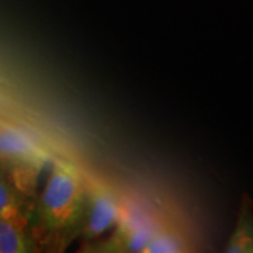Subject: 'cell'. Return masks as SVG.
<instances>
[{
  "mask_svg": "<svg viewBox=\"0 0 253 253\" xmlns=\"http://www.w3.org/2000/svg\"><path fill=\"white\" fill-rule=\"evenodd\" d=\"M87 183L76 168L58 159L41 190L34 207L36 245L63 249L79 238L87 208Z\"/></svg>",
  "mask_w": 253,
  "mask_h": 253,
  "instance_id": "6da1fadb",
  "label": "cell"
},
{
  "mask_svg": "<svg viewBox=\"0 0 253 253\" xmlns=\"http://www.w3.org/2000/svg\"><path fill=\"white\" fill-rule=\"evenodd\" d=\"M45 152L17 126L0 123V163L7 169L14 186L30 194L36 173L45 163Z\"/></svg>",
  "mask_w": 253,
  "mask_h": 253,
  "instance_id": "7a4b0ae2",
  "label": "cell"
},
{
  "mask_svg": "<svg viewBox=\"0 0 253 253\" xmlns=\"http://www.w3.org/2000/svg\"><path fill=\"white\" fill-rule=\"evenodd\" d=\"M87 208L79 238L93 242L114 229L120 221L123 206L116 193L107 186L87 183Z\"/></svg>",
  "mask_w": 253,
  "mask_h": 253,
  "instance_id": "3957f363",
  "label": "cell"
},
{
  "mask_svg": "<svg viewBox=\"0 0 253 253\" xmlns=\"http://www.w3.org/2000/svg\"><path fill=\"white\" fill-rule=\"evenodd\" d=\"M156 229L149 221L144 218H131L126 215L124 207L120 221L116 225V232L107 242H101L99 245L100 251L103 252H142L144 253L146 245L149 242L151 236Z\"/></svg>",
  "mask_w": 253,
  "mask_h": 253,
  "instance_id": "277c9868",
  "label": "cell"
},
{
  "mask_svg": "<svg viewBox=\"0 0 253 253\" xmlns=\"http://www.w3.org/2000/svg\"><path fill=\"white\" fill-rule=\"evenodd\" d=\"M37 251L27 218L0 217V253H24Z\"/></svg>",
  "mask_w": 253,
  "mask_h": 253,
  "instance_id": "5b68a950",
  "label": "cell"
},
{
  "mask_svg": "<svg viewBox=\"0 0 253 253\" xmlns=\"http://www.w3.org/2000/svg\"><path fill=\"white\" fill-rule=\"evenodd\" d=\"M229 253H253V203L244 196L234 232L225 246Z\"/></svg>",
  "mask_w": 253,
  "mask_h": 253,
  "instance_id": "8992f818",
  "label": "cell"
},
{
  "mask_svg": "<svg viewBox=\"0 0 253 253\" xmlns=\"http://www.w3.org/2000/svg\"><path fill=\"white\" fill-rule=\"evenodd\" d=\"M0 217L27 218L26 196H23L10 177L7 169L0 163Z\"/></svg>",
  "mask_w": 253,
  "mask_h": 253,
  "instance_id": "52a82bcc",
  "label": "cell"
},
{
  "mask_svg": "<svg viewBox=\"0 0 253 253\" xmlns=\"http://www.w3.org/2000/svg\"><path fill=\"white\" fill-rule=\"evenodd\" d=\"M191 246L193 245L190 244L187 236H184L181 232L172 228H163L155 229L144 253L189 252L191 251Z\"/></svg>",
  "mask_w": 253,
  "mask_h": 253,
  "instance_id": "ba28073f",
  "label": "cell"
}]
</instances>
